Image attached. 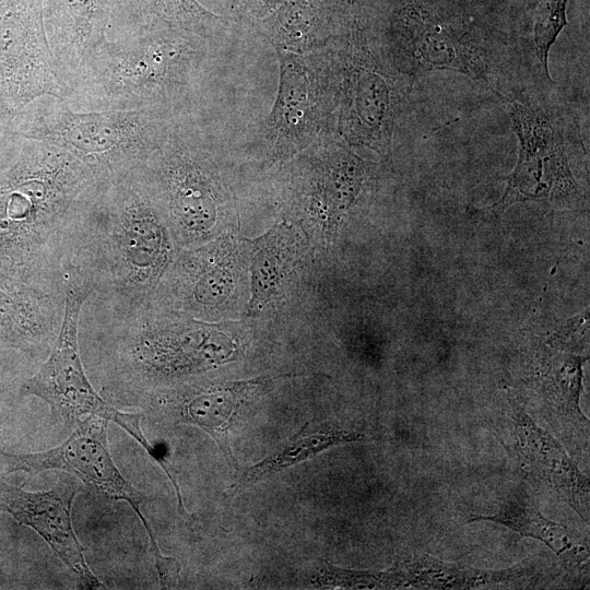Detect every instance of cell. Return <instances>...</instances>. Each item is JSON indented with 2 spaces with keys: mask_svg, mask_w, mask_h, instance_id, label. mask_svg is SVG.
<instances>
[{
  "mask_svg": "<svg viewBox=\"0 0 590 590\" xmlns=\"http://www.w3.org/2000/svg\"><path fill=\"white\" fill-rule=\"evenodd\" d=\"M108 421L87 416L79 422L71 435L59 446L46 451L27 455L0 452L8 472L22 471L31 475L49 470L64 471L80 479L99 494L130 505L138 515L150 539L157 573H166L174 565V557L165 556L153 529L141 510L145 496L119 471L107 441Z\"/></svg>",
  "mask_w": 590,
  "mask_h": 590,
  "instance_id": "obj_4",
  "label": "cell"
},
{
  "mask_svg": "<svg viewBox=\"0 0 590 590\" xmlns=\"http://www.w3.org/2000/svg\"><path fill=\"white\" fill-rule=\"evenodd\" d=\"M489 521L548 546L557 556L578 554V545L559 523L542 515L533 499L522 489L512 491L502 498L489 514H471L468 522Z\"/></svg>",
  "mask_w": 590,
  "mask_h": 590,
  "instance_id": "obj_16",
  "label": "cell"
},
{
  "mask_svg": "<svg viewBox=\"0 0 590 590\" xmlns=\"http://www.w3.org/2000/svg\"><path fill=\"white\" fill-rule=\"evenodd\" d=\"M314 588L322 589H391L390 570L345 569L324 560L310 577Z\"/></svg>",
  "mask_w": 590,
  "mask_h": 590,
  "instance_id": "obj_21",
  "label": "cell"
},
{
  "mask_svg": "<svg viewBox=\"0 0 590 590\" xmlns=\"http://www.w3.org/2000/svg\"><path fill=\"white\" fill-rule=\"evenodd\" d=\"M568 0H539L533 25V48L540 72L550 80L548 52L567 25Z\"/></svg>",
  "mask_w": 590,
  "mask_h": 590,
  "instance_id": "obj_20",
  "label": "cell"
},
{
  "mask_svg": "<svg viewBox=\"0 0 590 590\" xmlns=\"http://www.w3.org/2000/svg\"><path fill=\"white\" fill-rule=\"evenodd\" d=\"M2 154L0 153V158H1Z\"/></svg>",
  "mask_w": 590,
  "mask_h": 590,
  "instance_id": "obj_22",
  "label": "cell"
},
{
  "mask_svg": "<svg viewBox=\"0 0 590 590\" xmlns=\"http://www.w3.org/2000/svg\"><path fill=\"white\" fill-rule=\"evenodd\" d=\"M263 382L258 378L192 390L172 406L174 418L203 429L217 444L226 461L238 470L231 449L229 430L245 404Z\"/></svg>",
  "mask_w": 590,
  "mask_h": 590,
  "instance_id": "obj_14",
  "label": "cell"
},
{
  "mask_svg": "<svg viewBox=\"0 0 590 590\" xmlns=\"http://www.w3.org/2000/svg\"><path fill=\"white\" fill-rule=\"evenodd\" d=\"M500 427L502 442L522 476L566 503L589 522V479L563 446L532 420L515 396L507 394Z\"/></svg>",
  "mask_w": 590,
  "mask_h": 590,
  "instance_id": "obj_8",
  "label": "cell"
},
{
  "mask_svg": "<svg viewBox=\"0 0 590 590\" xmlns=\"http://www.w3.org/2000/svg\"><path fill=\"white\" fill-rule=\"evenodd\" d=\"M172 117L151 110H86L66 98L34 99L14 118L12 134L58 146L79 160L97 187L137 175L162 143Z\"/></svg>",
  "mask_w": 590,
  "mask_h": 590,
  "instance_id": "obj_2",
  "label": "cell"
},
{
  "mask_svg": "<svg viewBox=\"0 0 590 590\" xmlns=\"http://www.w3.org/2000/svg\"><path fill=\"white\" fill-rule=\"evenodd\" d=\"M198 34L123 30L92 58L67 101L86 110H151L170 116L194 75Z\"/></svg>",
  "mask_w": 590,
  "mask_h": 590,
  "instance_id": "obj_1",
  "label": "cell"
},
{
  "mask_svg": "<svg viewBox=\"0 0 590 590\" xmlns=\"http://www.w3.org/2000/svg\"><path fill=\"white\" fill-rule=\"evenodd\" d=\"M45 0H0V72L19 114L34 99L68 98L44 26Z\"/></svg>",
  "mask_w": 590,
  "mask_h": 590,
  "instance_id": "obj_7",
  "label": "cell"
},
{
  "mask_svg": "<svg viewBox=\"0 0 590 590\" xmlns=\"http://www.w3.org/2000/svg\"><path fill=\"white\" fill-rule=\"evenodd\" d=\"M345 109L349 139L380 155L390 154L397 98L368 50L356 46L350 61Z\"/></svg>",
  "mask_w": 590,
  "mask_h": 590,
  "instance_id": "obj_11",
  "label": "cell"
},
{
  "mask_svg": "<svg viewBox=\"0 0 590 590\" xmlns=\"http://www.w3.org/2000/svg\"><path fill=\"white\" fill-rule=\"evenodd\" d=\"M587 358L564 353L545 354L533 379L551 425L570 442L586 447L589 444V420L579 401L582 364Z\"/></svg>",
  "mask_w": 590,
  "mask_h": 590,
  "instance_id": "obj_12",
  "label": "cell"
},
{
  "mask_svg": "<svg viewBox=\"0 0 590 590\" xmlns=\"http://www.w3.org/2000/svg\"><path fill=\"white\" fill-rule=\"evenodd\" d=\"M44 26L69 97L92 58L127 23L122 0H45Z\"/></svg>",
  "mask_w": 590,
  "mask_h": 590,
  "instance_id": "obj_9",
  "label": "cell"
},
{
  "mask_svg": "<svg viewBox=\"0 0 590 590\" xmlns=\"http://www.w3.org/2000/svg\"><path fill=\"white\" fill-rule=\"evenodd\" d=\"M508 115L518 138V161L493 209L498 213L530 200L557 204L575 200L579 187L569 168L562 123L544 109L518 101L509 103Z\"/></svg>",
  "mask_w": 590,
  "mask_h": 590,
  "instance_id": "obj_5",
  "label": "cell"
},
{
  "mask_svg": "<svg viewBox=\"0 0 590 590\" xmlns=\"http://www.w3.org/2000/svg\"><path fill=\"white\" fill-rule=\"evenodd\" d=\"M309 82L297 64L282 63V82L274 123L284 133H295L309 113Z\"/></svg>",
  "mask_w": 590,
  "mask_h": 590,
  "instance_id": "obj_19",
  "label": "cell"
},
{
  "mask_svg": "<svg viewBox=\"0 0 590 590\" xmlns=\"http://www.w3.org/2000/svg\"><path fill=\"white\" fill-rule=\"evenodd\" d=\"M364 434L334 427H309L306 423L284 445L244 470L232 489L240 491L339 445L363 441Z\"/></svg>",
  "mask_w": 590,
  "mask_h": 590,
  "instance_id": "obj_15",
  "label": "cell"
},
{
  "mask_svg": "<svg viewBox=\"0 0 590 590\" xmlns=\"http://www.w3.org/2000/svg\"><path fill=\"white\" fill-rule=\"evenodd\" d=\"M84 297L80 290L68 291L57 345L47 362L25 382L23 392L43 399L50 406L52 418L67 425H76L87 416H98L120 426L161 465L176 494H179L175 471L166 457L144 436L141 416L121 412L107 403L84 373L78 346L79 314Z\"/></svg>",
  "mask_w": 590,
  "mask_h": 590,
  "instance_id": "obj_3",
  "label": "cell"
},
{
  "mask_svg": "<svg viewBox=\"0 0 590 590\" xmlns=\"http://www.w3.org/2000/svg\"><path fill=\"white\" fill-rule=\"evenodd\" d=\"M79 492L80 485L64 477L39 492L0 481V510L38 533L84 588H105L90 568L72 524V504Z\"/></svg>",
  "mask_w": 590,
  "mask_h": 590,
  "instance_id": "obj_10",
  "label": "cell"
},
{
  "mask_svg": "<svg viewBox=\"0 0 590 590\" xmlns=\"http://www.w3.org/2000/svg\"><path fill=\"white\" fill-rule=\"evenodd\" d=\"M393 589H483L518 586L533 576L524 562L502 570L460 566L417 552L401 555L390 567Z\"/></svg>",
  "mask_w": 590,
  "mask_h": 590,
  "instance_id": "obj_13",
  "label": "cell"
},
{
  "mask_svg": "<svg viewBox=\"0 0 590 590\" xmlns=\"http://www.w3.org/2000/svg\"><path fill=\"white\" fill-rule=\"evenodd\" d=\"M285 237L283 227L279 226L257 241L251 264V307L262 308L279 293L287 267L283 252L286 245L282 244Z\"/></svg>",
  "mask_w": 590,
  "mask_h": 590,
  "instance_id": "obj_18",
  "label": "cell"
},
{
  "mask_svg": "<svg viewBox=\"0 0 590 590\" xmlns=\"http://www.w3.org/2000/svg\"><path fill=\"white\" fill-rule=\"evenodd\" d=\"M127 28L162 27L204 35L214 14L197 0H122Z\"/></svg>",
  "mask_w": 590,
  "mask_h": 590,
  "instance_id": "obj_17",
  "label": "cell"
},
{
  "mask_svg": "<svg viewBox=\"0 0 590 590\" xmlns=\"http://www.w3.org/2000/svg\"><path fill=\"white\" fill-rule=\"evenodd\" d=\"M394 52L401 70L410 76L448 70L488 86L495 78L494 51L473 27L421 7L401 11L394 27Z\"/></svg>",
  "mask_w": 590,
  "mask_h": 590,
  "instance_id": "obj_6",
  "label": "cell"
}]
</instances>
